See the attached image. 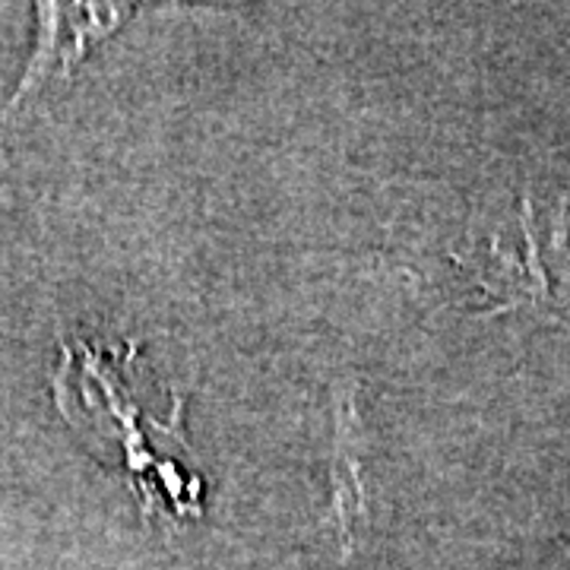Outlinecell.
I'll return each mask as SVG.
<instances>
[{
    "label": "cell",
    "mask_w": 570,
    "mask_h": 570,
    "mask_svg": "<svg viewBox=\"0 0 570 570\" xmlns=\"http://www.w3.org/2000/svg\"><path fill=\"white\" fill-rule=\"evenodd\" d=\"M523 238H527V254L520 261V254H510L501 245L489 247L491 266L489 273L479 276L482 292L498 295V302L489 311H510V307L523 305H551V283L542 250H539V238L532 228V206L530 200H523Z\"/></svg>",
    "instance_id": "cell-3"
},
{
    "label": "cell",
    "mask_w": 570,
    "mask_h": 570,
    "mask_svg": "<svg viewBox=\"0 0 570 570\" xmlns=\"http://www.w3.org/2000/svg\"><path fill=\"white\" fill-rule=\"evenodd\" d=\"M333 456H330V517L340 532L343 551H352L355 527L367 520L365 491V444L362 422L352 406V393H333Z\"/></svg>",
    "instance_id": "cell-2"
},
{
    "label": "cell",
    "mask_w": 570,
    "mask_h": 570,
    "mask_svg": "<svg viewBox=\"0 0 570 570\" xmlns=\"http://www.w3.org/2000/svg\"><path fill=\"white\" fill-rule=\"evenodd\" d=\"M130 10L134 7L127 3H39V41L3 115H10L32 92H39L48 80L70 77V70L86 58V51L96 41L108 39L130 17Z\"/></svg>",
    "instance_id": "cell-1"
}]
</instances>
